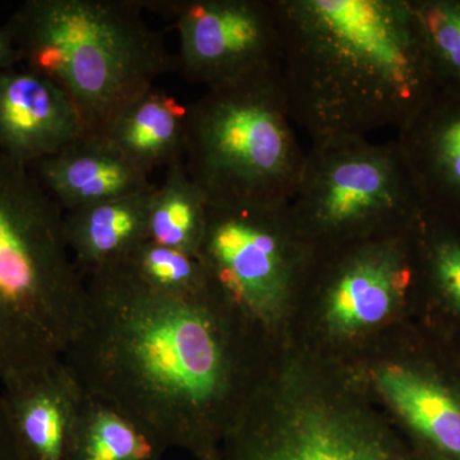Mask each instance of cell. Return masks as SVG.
I'll return each mask as SVG.
<instances>
[{
	"label": "cell",
	"instance_id": "4",
	"mask_svg": "<svg viewBox=\"0 0 460 460\" xmlns=\"http://www.w3.org/2000/svg\"><path fill=\"white\" fill-rule=\"evenodd\" d=\"M86 299L65 213L31 168L0 153V381L63 359Z\"/></svg>",
	"mask_w": 460,
	"mask_h": 460
},
{
	"label": "cell",
	"instance_id": "20",
	"mask_svg": "<svg viewBox=\"0 0 460 460\" xmlns=\"http://www.w3.org/2000/svg\"><path fill=\"white\" fill-rule=\"evenodd\" d=\"M208 201L190 180L184 162L166 168L148 208L147 239L160 246L199 256L208 222Z\"/></svg>",
	"mask_w": 460,
	"mask_h": 460
},
{
	"label": "cell",
	"instance_id": "10",
	"mask_svg": "<svg viewBox=\"0 0 460 460\" xmlns=\"http://www.w3.org/2000/svg\"><path fill=\"white\" fill-rule=\"evenodd\" d=\"M314 252L288 204H208L199 257L211 284L277 349L289 347Z\"/></svg>",
	"mask_w": 460,
	"mask_h": 460
},
{
	"label": "cell",
	"instance_id": "23",
	"mask_svg": "<svg viewBox=\"0 0 460 460\" xmlns=\"http://www.w3.org/2000/svg\"><path fill=\"white\" fill-rule=\"evenodd\" d=\"M17 63H21L16 42L13 35L5 23L0 27V74L8 69L16 68Z\"/></svg>",
	"mask_w": 460,
	"mask_h": 460
},
{
	"label": "cell",
	"instance_id": "7",
	"mask_svg": "<svg viewBox=\"0 0 460 460\" xmlns=\"http://www.w3.org/2000/svg\"><path fill=\"white\" fill-rule=\"evenodd\" d=\"M187 113L184 166L211 205H286L305 154L283 69L206 89Z\"/></svg>",
	"mask_w": 460,
	"mask_h": 460
},
{
	"label": "cell",
	"instance_id": "3",
	"mask_svg": "<svg viewBox=\"0 0 460 460\" xmlns=\"http://www.w3.org/2000/svg\"><path fill=\"white\" fill-rule=\"evenodd\" d=\"M142 0H27L9 18L21 63L65 91L84 137L102 138L178 68Z\"/></svg>",
	"mask_w": 460,
	"mask_h": 460
},
{
	"label": "cell",
	"instance_id": "1",
	"mask_svg": "<svg viewBox=\"0 0 460 460\" xmlns=\"http://www.w3.org/2000/svg\"><path fill=\"white\" fill-rule=\"evenodd\" d=\"M86 307L63 361L84 392L195 460L220 447L281 350L214 286L154 292L117 269L86 279Z\"/></svg>",
	"mask_w": 460,
	"mask_h": 460
},
{
	"label": "cell",
	"instance_id": "17",
	"mask_svg": "<svg viewBox=\"0 0 460 460\" xmlns=\"http://www.w3.org/2000/svg\"><path fill=\"white\" fill-rule=\"evenodd\" d=\"M187 113L189 108L174 96L154 87L129 105L102 138L150 175L184 159Z\"/></svg>",
	"mask_w": 460,
	"mask_h": 460
},
{
	"label": "cell",
	"instance_id": "2",
	"mask_svg": "<svg viewBox=\"0 0 460 460\" xmlns=\"http://www.w3.org/2000/svg\"><path fill=\"white\" fill-rule=\"evenodd\" d=\"M290 115L311 142L399 129L436 93L411 0H274Z\"/></svg>",
	"mask_w": 460,
	"mask_h": 460
},
{
	"label": "cell",
	"instance_id": "6",
	"mask_svg": "<svg viewBox=\"0 0 460 460\" xmlns=\"http://www.w3.org/2000/svg\"><path fill=\"white\" fill-rule=\"evenodd\" d=\"M414 224L314 250L289 347L344 368L419 316Z\"/></svg>",
	"mask_w": 460,
	"mask_h": 460
},
{
	"label": "cell",
	"instance_id": "18",
	"mask_svg": "<svg viewBox=\"0 0 460 460\" xmlns=\"http://www.w3.org/2000/svg\"><path fill=\"white\" fill-rule=\"evenodd\" d=\"M414 248L420 314L460 332V217L422 208Z\"/></svg>",
	"mask_w": 460,
	"mask_h": 460
},
{
	"label": "cell",
	"instance_id": "14",
	"mask_svg": "<svg viewBox=\"0 0 460 460\" xmlns=\"http://www.w3.org/2000/svg\"><path fill=\"white\" fill-rule=\"evenodd\" d=\"M395 141L422 208L460 217V93H435Z\"/></svg>",
	"mask_w": 460,
	"mask_h": 460
},
{
	"label": "cell",
	"instance_id": "11",
	"mask_svg": "<svg viewBox=\"0 0 460 460\" xmlns=\"http://www.w3.org/2000/svg\"><path fill=\"white\" fill-rule=\"evenodd\" d=\"M171 18L180 39L177 65L206 89L283 66L274 0H142Z\"/></svg>",
	"mask_w": 460,
	"mask_h": 460
},
{
	"label": "cell",
	"instance_id": "12",
	"mask_svg": "<svg viewBox=\"0 0 460 460\" xmlns=\"http://www.w3.org/2000/svg\"><path fill=\"white\" fill-rule=\"evenodd\" d=\"M0 383V399L20 459L71 460L84 390L66 362L59 359Z\"/></svg>",
	"mask_w": 460,
	"mask_h": 460
},
{
	"label": "cell",
	"instance_id": "9",
	"mask_svg": "<svg viewBox=\"0 0 460 460\" xmlns=\"http://www.w3.org/2000/svg\"><path fill=\"white\" fill-rule=\"evenodd\" d=\"M343 370L417 460H460V332L419 314Z\"/></svg>",
	"mask_w": 460,
	"mask_h": 460
},
{
	"label": "cell",
	"instance_id": "22",
	"mask_svg": "<svg viewBox=\"0 0 460 460\" xmlns=\"http://www.w3.org/2000/svg\"><path fill=\"white\" fill-rule=\"evenodd\" d=\"M436 93H460V0H411Z\"/></svg>",
	"mask_w": 460,
	"mask_h": 460
},
{
	"label": "cell",
	"instance_id": "21",
	"mask_svg": "<svg viewBox=\"0 0 460 460\" xmlns=\"http://www.w3.org/2000/svg\"><path fill=\"white\" fill-rule=\"evenodd\" d=\"M136 283L154 292L192 296L213 287L199 256L146 241L115 266ZM111 270V269H109Z\"/></svg>",
	"mask_w": 460,
	"mask_h": 460
},
{
	"label": "cell",
	"instance_id": "19",
	"mask_svg": "<svg viewBox=\"0 0 460 460\" xmlns=\"http://www.w3.org/2000/svg\"><path fill=\"white\" fill-rule=\"evenodd\" d=\"M166 447L114 404L84 392L71 460H162Z\"/></svg>",
	"mask_w": 460,
	"mask_h": 460
},
{
	"label": "cell",
	"instance_id": "15",
	"mask_svg": "<svg viewBox=\"0 0 460 460\" xmlns=\"http://www.w3.org/2000/svg\"><path fill=\"white\" fill-rule=\"evenodd\" d=\"M31 171L63 213L153 189L150 175L105 138L84 137Z\"/></svg>",
	"mask_w": 460,
	"mask_h": 460
},
{
	"label": "cell",
	"instance_id": "16",
	"mask_svg": "<svg viewBox=\"0 0 460 460\" xmlns=\"http://www.w3.org/2000/svg\"><path fill=\"white\" fill-rule=\"evenodd\" d=\"M153 189L65 213V232L75 265L89 279L123 262L147 239Z\"/></svg>",
	"mask_w": 460,
	"mask_h": 460
},
{
	"label": "cell",
	"instance_id": "8",
	"mask_svg": "<svg viewBox=\"0 0 460 460\" xmlns=\"http://www.w3.org/2000/svg\"><path fill=\"white\" fill-rule=\"evenodd\" d=\"M288 208L305 241L321 250L410 228L422 202L396 141L339 136L311 142Z\"/></svg>",
	"mask_w": 460,
	"mask_h": 460
},
{
	"label": "cell",
	"instance_id": "13",
	"mask_svg": "<svg viewBox=\"0 0 460 460\" xmlns=\"http://www.w3.org/2000/svg\"><path fill=\"white\" fill-rule=\"evenodd\" d=\"M84 137L74 102L44 75L12 68L0 74V153L31 168Z\"/></svg>",
	"mask_w": 460,
	"mask_h": 460
},
{
	"label": "cell",
	"instance_id": "24",
	"mask_svg": "<svg viewBox=\"0 0 460 460\" xmlns=\"http://www.w3.org/2000/svg\"><path fill=\"white\" fill-rule=\"evenodd\" d=\"M0 460H21L0 399Z\"/></svg>",
	"mask_w": 460,
	"mask_h": 460
},
{
	"label": "cell",
	"instance_id": "5",
	"mask_svg": "<svg viewBox=\"0 0 460 460\" xmlns=\"http://www.w3.org/2000/svg\"><path fill=\"white\" fill-rule=\"evenodd\" d=\"M219 460H417L343 368L288 347L220 447Z\"/></svg>",
	"mask_w": 460,
	"mask_h": 460
}]
</instances>
